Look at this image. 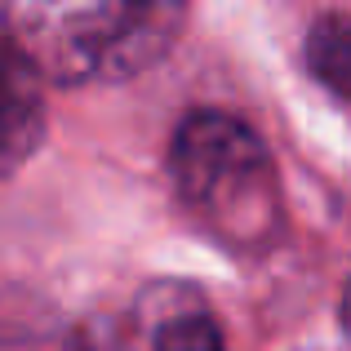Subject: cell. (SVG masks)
<instances>
[{"label":"cell","instance_id":"obj_5","mask_svg":"<svg viewBox=\"0 0 351 351\" xmlns=\"http://www.w3.org/2000/svg\"><path fill=\"white\" fill-rule=\"evenodd\" d=\"M152 351H223V329L205 311H182L156 329Z\"/></svg>","mask_w":351,"mask_h":351},{"label":"cell","instance_id":"obj_3","mask_svg":"<svg viewBox=\"0 0 351 351\" xmlns=\"http://www.w3.org/2000/svg\"><path fill=\"white\" fill-rule=\"evenodd\" d=\"M45 138V94L40 71L18 53V45L0 40V178L23 169Z\"/></svg>","mask_w":351,"mask_h":351},{"label":"cell","instance_id":"obj_2","mask_svg":"<svg viewBox=\"0 0 351 351\" xmlns=\"http://www.w3.org/2000/svg\"><path fill=\"white\" fill-rule=\"evenodd\" d=\"M178 196L209 218L227 245L258 249L280 227V191L263 138L227 112H191L173 134Z\"/></svg>","mask_w":351,"mask_h":351},{"label":"cell","instance_id":"obj_4","mask_svg":"<svg viewBox=\"0 0 351 351\" xmlns=\"http://www.w3.org/2000/svg\"><path fill=\"white\" fill-rule=\"evenodd\" d=\"M307 67L320 85H329L338 98L351 103V18L325 14L307 32Z\"/></svg>","mask_w":351,"mask_h":351},{"label":"cell","instance_id":"obj_6","mask_svg":"<svg viewBox=\"0 0 351 351\" xmlns=\"http://www.w3.org/2000/svg\"><path fill=\"white\" fill-rule=\"evenodd\" d=\"M343 329L351 334V285L343 289Z\"/></svg>","mask_w":351,"mask_h":351},{"label":"cell","instance_id":"obj_1","mask_svg":"<svg viewBox=\"0 0 351 351\" xmlns=\"http://www.w3.org/2000/svg\"><path fill=\"white\" fill-rule=\"evenodd\" d=\"M5 32L53 85H112L160 62L187 0H0Z\"/></svg>","mask_w":351,"mask_h":351}]
</instances>
